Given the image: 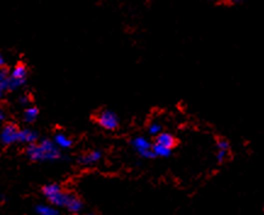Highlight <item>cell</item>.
Listing matches in <instances>:
<instances>
[{
    "instance_id": "cell-1",
    "label": "cell",
    "mask_w": 264,
    "mask_h": 215,
    "mask_svg": "<svg viewBox=\"0 0 264 215\" xmlns=\"http://www.w3.org/2000/svg\"><path fill=\"white\" fill-rule=\"evenodd\" d=\"M26 154L30 157V160H56L58 158H61V154L58 147L56 146L54 141L48 140L44 138L38 144H30L27 145Z\"/></svg>"
},
{
    "instance_id": "cell-2",
    "label": "cell",
    "mask_w": 264,
    "mask_h": 215,
    "mask_svg": "<svg viewBox=\"0 0 264 215\" xmlns=\"http://www.w3.org/2000/svg\"><path fill=\"white\" fill-rule=\"evenodd\" d=\"M43 194L52 203V206L66 208L73 194L64 191L62 188L58 184H48L43 188Z\"/></svg>"
},
{
    "instance_id": "cell-3",
    "label": "cell",
    "mask_w": 264,
    "mask_h": 215,
    "mask_svg": "<svg viewBox=\"0 0 264 215\" xmlns=\"http://www.w3.org/2000/svg\"><path fill=\"white\" fill-rule=\"evenodd\" d=\"M95 120H96V123L99 124L101 128H104L105 130H116L118 128V117L114 112L110 111V110H101L96 113L95 116Z\"/></svg>"
},
{
    "instance_id": "cell-4",
    "label": "cell",
    "mask_w": 264,
    "mask_h": 215,
    "mask_svg": "<svg viewBox=\"0 0 264 215\" xmlns=\"http://www.w3.org/2000/svg\"><path fill=\"white\" fill-rule=\"evenodd\" d=\"M28 76L27 67L24 64H18L14 70L10 72L9 77V92L11 90H18L26 83Z\"/></svg>"
},
{
    "instance_id": "cell-5",
    "label": "cell",
    "mask_w": 264,
    "mask_h": 215,
    "mask_svg": "<svg viewBox=\"0 0 264 215\" xmlns=\"http://www.w3.org/2000/svg\"><path fill=\"white\" fill-rule=\"evenodd\" d=\"M152 145L154 144H151L150 141L144 136H138L132 140V146L134 147V150H136L142 158H146V160L156 157L152 151Z\"/></svg>"
},
{
    "instance_id": "cell-6",
    "label": "cell",
    "mask_w": 264,
    "mask_h": 215,
    "mask_svg": "<svg viewBox=\"0 0 264 215\" xmlns=\"http://www.w3.org/2000/svg\"><path fill=\"white\" fill-rule=\"evenodd\" d=\"M20 130L18 126L14 123H6L2 126V145L9 146L12 144L18 142V136H20Z\"/></svg>"
},
{
    "instance_id": "cell-7",
    "label": "cell",
    "mask_w": 264,
    "mask_h": 215,
    "mask_svg": "<svg viewBox=\"0 0 264 215\" xmlns=\"http://www.w3.org/2000/svg\"><path fill=\"white\" fill-rule=\"evenodd\" d=\"M101 157H102L101 151L95 150V151H90L88 152V154L80 156V157L78 158V162H80V164H82V166H92V164L99 162Z\"/></svg>"
},
{
    "instance_id": "cell-8",
    "label": "cell",
    "mask_w": 264,
    "mask_h": 215,
    "mask_svg": "<svg viewBox=\"0 0 264 215\" xmlns=\"http://www.w3.org/2000/svg\"><path fill=\"white\" fill-rule=\"evenodd\" d=\"M38 138V132H33V130L30 129H22L21 132H20L18 142H24L30 145V144H36Z\"/></svg>"
},
{
    "instance_id": "cell-9",
    "label": "cell",
    "mask_w": 264,
    "mask_h": 215,
    "mask_svg": "<svg viewBox=\"0 0 264 215\" xmlns=\"http://www.w3.org/2000/svg\"><path fill=\"white\" fill-rule=\"evenodd\" d=\"M229 156V142L226 140H219L217 142V154L216 158L218 162H224Z\"/></svg>"
},
{
    "instance_id": "cell-10",
    "label": "cell",
    "mask_w": 264,
    "mask_h": 215,
    "mask_svg": "<svg viewBox=\"0 0 264 215\" xmlns=\"http://www.w3.org/2000/svg\"><path fill=\"white\" fill-rule=\"evenodd\" d=\"M156 144H160V145L164 146V147H168V148L172 150L174 146H176V138L172 134H170V132H161L160 135H157L156 136Z\"/></svg>"
},
{
    "instance_id": "cell-11",
    "label": "cell",
    "mask_w": 264,
    "mask_h": 215,
    "mask_svg": "<svg viewBox=\"0 0 264 215\" xmlns=\"http://www.w3.org/2000/svg\"><path fill=\"white\" fill-rule=\"evenodd\" d=\"M54 142L56 144V146L58 147V148H70V147L72 146V140L67 136L66 134H64V132H56L55 136H54Z\"/></svg>"
},
{
    "instance_id": "cell-12",
    "label": "cell",
    "mask_w": 264,
    "mask_h": 215,
    "mask_svg": "<svg viewBox=\"0 0 264 215\" xmlns=\"http://www.w3.org/2000/svg\"><path fill=\"white\" fill-rule=\"evenodd\" d=\"M66 209L68 212H71V213H74V214L80 213V212L83 209L82 200H80V198L76 196V194H72L71 200H70V202H68V204H67Z\"/></svg>"
},
{
    "instance_id": "cell-13",
    "label": "cell",
    "mask_w": 264,
    "mask_h": 215,
    "mask_svg": "<svg viewBox=\"0 0 264 215\" xmlns=\"http://www.w3.org/2000/svg\"><path fill=\"white\" fill-rule=\"evenodd\" d=\"M39 114V110L36 108L34 106H30L27 107L26 110L24 111V120L26 123H33L36 118H38Z\"/></svg>"
},
{
    "instance_id": "cell-14",
    "label": "cell",
    "mask_w": 264,
    "mask_h": 215,
    "mask_svg": "<svg viewBox=\"0 0 264 215\" xmlns=\"http://www.w3.org/2000/svg\"><path fill=\"white\" fill-rule=\"evenodd\" d=\"M36 213L38 215H58V209L54 206L38 204L36 206Z\"/></svg>"
},
{
    "instance_id": "cell-15",
    "label": "cell",
    "mask_w": 264,
    "mask_h": 215,
    "mask_svg": "<svg viewBox=\"0 0 264 215\" xmlns=\"http://www.w3.org/2000/svg\"><path fill=\"white\" fill-rule=\"evenodd\" d=\"M152 151L156 157L157 156H158V157H170V156L172 154V150L156 142L152 145Z\"/></svg>"
},
{
    "instance_id": "cell-16",
    "label": "cell",
    "mask_w": 264,
    "mask_h": 215,
    "mask_svg": "<svg viewBox=\"0 0 264 215\" xmlns=\"http://www.w3.org/2000/svg\"><path fill=\"white\" fill-rule=\"evenodd\" d=\"M148 132H150L151 135H154V136H157V135H160L162 132L161 126H160L158 123H156V122H154V123H151L150 126H148Z\"/></svg>"
},
{
    "instance_id": "cell-17",
    "label": "cell",
    "mask_w": 264,
    "mask_h": 215,
    "mask_svg": "<svg viewBox=\"0 0 264 215\" xmlns=\"http://www.w3.org/2000/svg\"><path fill=\"white\" fill-rule=\"evenodd\" d=\"M18 102L21 104H30V98L28 95H22V96H20V98H18Z\"/></svg>"
},
{
    "instance_id": "cell-18",
    "label": "cell",
    "mask_w": 264,
    "mask_h": 215,
    "mask_svg": "<svg viewBox=\"0 0 264 215\" xmlns=\"http://www.w3.org/2000/svg\"><path fill=\"white\" fill-rule=\"evenodd\" d=\"M0 117H2V120H5V118H6V114H5L4 111H2V114H0Z\"/></svg>"
},
{
    "instance_id": "cell-19",
    "label": "cell",
    "mask_w": 264,
    "mask_h": 215,
    "mask_svg": "<svg viewBox=\"0 0 264 215\" xmlns=\"http://www.w3.org/2000/svg\"><path fill=\"white\" fill-rule=\"evenodd\" d=\"M232 2H238V0H232Z\"/></svg>"
},
{
    "instance_id": "cell-20",
    "label": "cell",
    "mask_w": 264,
    "mask_h": 215,
    "mask_svg": "<svg viewBox=\"0 0 264 215\" xmlns=\"http://www.w3.org/2000/svg\"><path fill=\"white\" fill-rule=\"evenodd\" d=\"M86 215H92V214H86Z\"/></svg>"
}]
</instances>
